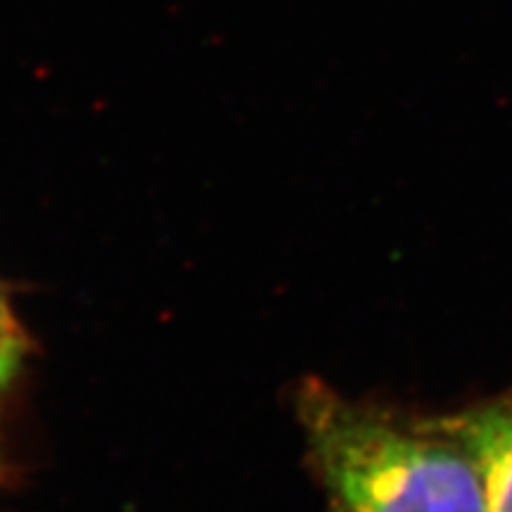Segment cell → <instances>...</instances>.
I'll return each instance as SVG.
<instances>
[{"label":"cell","mask_w":512,"mask_h":512,"mask_svg":"<svg viewBox=\"0 0 512 512\" xmlns=\"http://www.w3.org/2000/svg\"><path fill=\"white\" fill-rule=\"evenodd\" d=\"M299 418L325 512H489L475 460L437 415L387 411L309 382Z\"/></svg>","instance_id":"6da1fadb"},{"label":"cell","mask_w":512,"mask_h":512,"mask_svg":"<svg viewBox=\"0 0 512 512\" xmlns=\"http://www.w3.org/2000/svg\"><path fill=\"white\" fill-rule=\"evenodd\" d=\"M437 420L475 460L489 512H512V389Z\"/></svg>","instance_id":"7a4b0ae2"},{"label":"cell","mask_w":512,"mask_h":512,"mask_svg":"<svg viewBox=\"0 0 512 512\" xmlns=\"http://www.w3.org/2000/svg\"><path fill=\"white\" fill-rule=\"evenodd\" d=\"M22 349V332L12 318L8 304L0 297V384H5L15 375L19 361H22Z\"/></svg>","instance_id":"3957f363"}]
</instances>
